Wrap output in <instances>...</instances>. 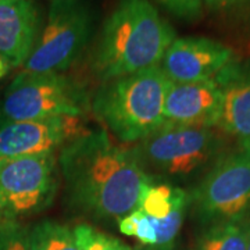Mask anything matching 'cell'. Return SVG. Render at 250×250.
<instances>
[{"mask_svg": "<svg viewBox=\"0 0 250 250\" xmlns=\"http://www.w3.org/2000/svg\"><path fill=\"white\" fill-rule=\"evenodd\" d=\"M67 203L95 220H121L135 210L154 181L131 147L118 146L106 129L86 131L59 152Z\"/></svg>", "mask_w": 250, "mask_h": 250, "instance_id": "1", "label": "cell"}, {"mask_svg": "<svg viewBox=\"0 0 250 250\" xmlns=\"http://www.w3.org/2000/svg\"><path fill=\"white\" fill-rule=\"evenodd\" d=\"M175 31L149 0H120L104 21L90 59L100 82L160 65Z\"/></svg>", "mask_w": 250, "mask_h": 250, "instance_id": "2", "label": "cell"}, {"mask_svg": "<svg viewBox=\"0 0 250 250\" xmlns=\"http://www.w3.org/2000/svg\"><path fill=\"white\" fill-rule=\"evenodd\" d=\"M170 85L159 65L106 81L90 98V111L120 142L135 145L164 123Z\"/></svg>", "mask_w": 250, "mask_h": 250, "instance_id": "3", "label": "cell"}, {"mask_svg": "<svg viewBox=\"0 0 250 250\" xmlns=\"http://www.w3.org/2000/svg\"><path fill=\"white\" fill-rule=\"evenodd\" d=\"M131 149L152 181L181 187L213 167L223 142L213 128L164 121Z\"/></svg>", "mask_w": 250, "mask_h": 250, "instance_id": "4", "label": "cell"}, {"mask_svg": "<svg viewBox=\"0 0 250 250\" xmlns=\"http://www.w3.org/2000/svg\"><path fill=\"white\" fill-rule=\"evenodd\" d=\"M90 111V95L80 81L62 72L21 71L0 100V117L34 121L54 117L82 118Z\"/></svg>", "mask_w": 250, "mask_h": 250, "instance_id": "5", "label": "cell"}, {"mask_svg": "<svg viewBox=\"0 0 250 250\" xmlns=\"http://www.w3.org/2000/svg\"><path fill=\"white\" fill-rule=\"evenodd\" d=\"M190 208L202 223L239 221L250 214V149L221 156L189 190Z\"/></svg>", "mask_w": 250, "mask_h": 250, "instance_id": "6", "label": "cell"}, {"mask_svg": "<svg viewBox=\"0 0 250 250\" xmlns=\"http://www.w3.org/2000/svg\"><path fill=\"white\" fill-rule=\"evenodd\" d=\"M93 13L85 0H53L45 28L24 64L25 71L64 72L83 53L92 36Z\"/></svg>", "mask_w": 250, "mask_h": 250, "instance_id": "7", "label": "cell"}, {"mask_svg": "<svg viewBox=\"0 0 250 250\" xmlns=\"http://www.w3.org/2000/svg\"><path fill=\"white\" fill-rule=\"evenodd\" d=\"M59 171L56 154L0 160V220L20 221L50 207Z\"/></svg>", "mask_w": 250, "mask_h": 250, "instance_id": "8", "label": "cell"}, {"mask_svg": "<svg viewBox=\"0 0 250 250\" xmlns=\"http://www.w3.org/2000/svg\"><path fill=\"white\" fill-rule=\"evenodd\" d=\"M86 131L82 118L75 117L34 121H11L0 117V160L56 154Z\"/></svg>", "mask_w": 250, "mask_h": 250, "instance_id": "9", "label": "cell"}, {"mask_svg": "<svg viewBox=\"0 0 250 250\" xmlns=\"http://www.w3.org/2000/svg\"><path fill=\"white\" fill-rule=\"evenodd\" d=\"M233 62L229 47L208 38H175L160 62L161 71L172 83L214 80Z\"/></svg>", "mask_w": 250, "mask_h": 250, "instance_id": "10", "label": "cell"}, {"mask_svg": "<svg viewBox=\"0 0 250 250\" xmlns=\"http://www.w3.org/2000/svg\"><path fill=\"white\" fill-rule=\"evenodd\" d=\"M221 114V92L214 80L172 83L164 100V121L214 128Z\"/></svg>", "mask_w": 250, "mask_h": 250, "instance_id": "11", "label": "cell"}, {"mask_svg": "<svg viewBox=\"0 0 250 250\" xmlns=\"http://www.w3.org/2000/svg\"><path fill=\"white\" fill-rule=\"evenodd\" d=\"M42 29L35 0H0V56L13 67L24 65Z\"/></svg>", "mask_w": 250, "mask_h": 250, "instance_id": "12", "label": "cell"}, {"mask_svg": "<svg viewBox=\"0 0 250 250\" xmlns=\"http://www.w3.org/2000/svg\"><path fill=\"white\" fill-rule=\"evenodd\" d=\"M221 92L218 125L238 142L250 149V64L232 62L214 78Z\"/></svg>", "mask_w": 250, "mask_h": 250, "instance_id": "13", "label": "cell"}, {"mask_svg": "<svg viewBox=\"0 0 250 250\" xmlns=\"http://www.w3.org/2000/svg\"><path fill=\"white\" fill-rule=\"evenodd\" d=\"M196 250H248V217L208 225L197 241Z\"/></svg>", "mask_w": 250, "mask_h": 250, "instance_id": "14", "label": "cell"}, {"mask_svg": "<svg viewBox=\"0 0 250 250\" xmlns=\"http://www.w3.org/2000/svg\"><path fill=\"white\" fill-rule=\"evenodd\" d=\"M29 250H80L74 229L54 220H42L29 228Z\"/></svg>", "mask_w": 250, "mask_h": 250, "instance_id": "15", "label": "cell"}, {"mask_svg": "<svg viewBox=\"0 0 250 250\" xmlns=\"http://www.w3.org/2000/svg\"><path fill=\"white\" fill-rule=\"evenodd\" d=\"M118 228L124 235L139 241L145 250H152L156 245L154 227L150 218L139 207H136L129 214L123 217L118 221Z\"/></svg>", "mask_w": 250, "mask_h": 250, "instance_id": "16", "label": "cell"}, {"mask_svg": "<svg viewBox=\"0 0 250 250\" xmlns=\"http://www.w3.org/2000/svg\"><path fill=\"white\" fill-rule=\"evenodd\" d=\"M74 235L80 250H132L123 241L88 224L77 225L74 228Z\"/></svg>", "mask_w": 250, "mask_h": 250, "instance_id": "17", "label": "cell"}, {"mask_svg": "<svg viewBox=\"0 0 250 250\" xmlns=\"http://www.w3.org/2000/svg\"><path fill=\"white\" fill-rule=\"evenodd\" d=\"M29 228L20 221L0 220V250H29Z\"/></svg>", "mask_w": 250, "mask_h": 250, "instance_id": "18", "label": "cell"}, {"mask_svg": "<svg viewBox=\"0 0 250 250\" xmlns=\"http://www.w3.org/2000/svg\"><path fill=\"white\" fill-rule=\"evenodd\" d=\"M174 16L185 20H193L200 16L205 0H157Z\"/></svg>", "mask_w": 250, "mask_h": 250, "instance_id": "19", "label": "cell"}, {"mask_svg": "<svg viewBox=\"0 0 250 250\" xmlns=\"http://www.w3.org/2000/svg\"><path fill=\"white\" fill-rule=\"evenodd\" d=\"M248 3H250V0H205V6H207V9L215 10V11L236 9Z\"/></svg>", "mask_w": 250, "mask_h": 250, "instance_id": "20", "label": "cell"}, {"mask_svg": "<svg viewBox=\"0 0 250 250\" xmlns=\"http://www.w3.org/2000/svg\"><path fill=\"white\" fill-rule=\"evenodd\" d=\"M10 70H11V65L9 64V62L0 56V80H3L9 74Z\"/></svg>", "mask_w": 250, "mask_h": 250, "instance_id": "21", "label": "cell"}, {"mask_svg": "<svg viewBox=\"0 0 250 250\" xmlns=\"http://www.w3.org/2000/svg\"><path fill=\"white\" fill-rule=\"evenodd\" d=\"M248 250H250V214L248 215Z\"/></svg>", "mask_w": 250, "mask_h": 250, "instance_id": "22", "label": "cell"}, {"mask_svg": "<svg viewBox=\"0 0 250 250\" xmlns=\"http://www.w3.org/2000/svg\"><path fill=\"white\" fill-rule=\"evenodd\" d=\"M52 1H53V0H52Z\"/></svg>", "mask_w": 250, "mask_h": 250, "instance_id": "23", "label": "cell"}]
</instances>
